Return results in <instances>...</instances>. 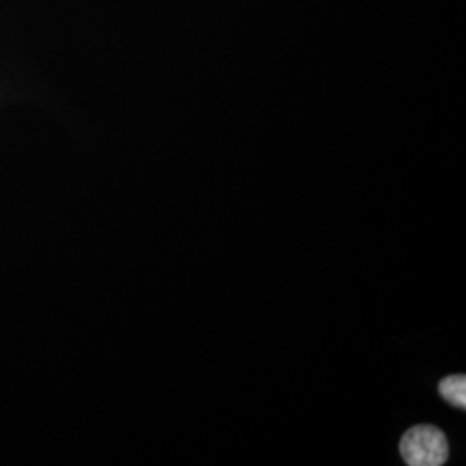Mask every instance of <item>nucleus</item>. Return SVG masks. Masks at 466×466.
I'll return each mask as SVG.
<instances>
[{
    "mask_svg": "<svg viewBox=\"0 0 466 466\" xmlns=\"http://www.w3.org/2000/svg\"><path fill=\"white\" fill-rule=\"evenodd\" d=\"M400 451L404 463L410 466L446 465L450 458L446 433L432 425H417L404 432Z\"/></svg>",
    "mask_w": 466,
    "mask_h": 466,
    "instance_id": "nucleus-1",
    "label": "nucleus"
},
{
    "mask_svg": "<svg viewBox=\"0 0 466 466\" xmlns=\"http://www.w3.org/2000/svg\"><path fill=\"white\" fill-rule=\"evenodd\" d=\"M439 394L456 408H466V377L451 375L439 383Z\"/></svg>",
    "mask_w": 466,
    "mask_h": 466,
    "instance_id": "nucleus-2",
    "label": "nucleus"
}]
</instances>
